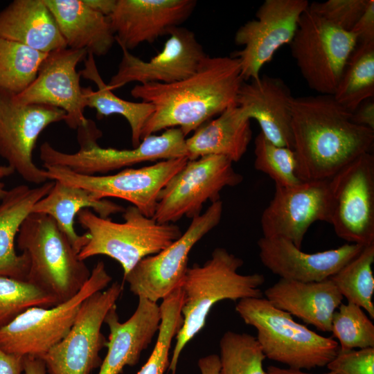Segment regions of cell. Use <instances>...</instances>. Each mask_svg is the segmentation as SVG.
<instances>
[{"label":"cell","mask_w":374,"mask_h":374,"mask_svg":"<svg viewBox=\"0 0 374 374\" xmlns=\"http://www.w3.org/2000/svg\"><path fill=\"white\" fill-rule=\"evenodd\" d=\"M242 82L239 59L231 55H206L196 71L182 80L136 85L131 95L154 107L143 130L142 140L173 127L180 129L186 136L228 107L237 105Z\"/></svg>","instance_id":"1"},{"label":"cell","mask_w":374,"mask_h":374,"mask_svg":"<svg viewBox=\"0 0 374 374\" xmlns=\"http://www.w3.org/2000/svg\"><path fill=\"white\" fill-rule=\"evenodd\" d=\"M293 150L303 181L329 180L363 154L373 152L374 130L355 124L332 95L294 97Z\"/></svg>","instance_id":"2"},{"label":"cell","mask_w":374,"mask_h":374,"mask_svg":"<svg viewBox=\"0 0 374 374\" xmlns=\"http://www.w3.org/2000/svg\"><path fill=\"white\" fill-rule=\"evenodd\" d=\"M244 262L222 247L215 248L203 265L188 267L180 287L184 294L183 323L177 335L168 371L176 374L179 356L186 345L205 326L212 307L223 300L263 297V274H241Z\"/></svg>","instance_id":"3"},{"label":"cell","mask_w":374,"mask_h":374,"mask_svg":"<svg viewBox=\"0 0 374 374\" xmlns=\"http://www.w3.org/2000/svg\"><path fill=\"white\" fill-rule=\"evenodd\" d=\"M235 311L246 324L256 330V338L265 357L289 368L303 371L326 366L339 352L337 340L298 323L266 298L240 299Z\"/></svg>","instance_id":"4"},{"label":"cell","mask_w":374,"mask_h":374,"mask_svg":"<svg viewBox=\"0 0 374 374\" xmlns=\"http://www.w3.org/2000/svg\"><path fill=\"white\" fill-rule=\"evenodd\" d=\"M17 243L29 258L26 281L55 297L58 304L75 296L90 276L84 260L48 215L31 213L19 229Z\"/></svg>","instance_id":"5"},{"label":"cell","mask_w":374,"mask_h":374,"mask_svg":"<svg viewBox=\"0 0 374 374\" xmlns=\"http://www.w3.org/2000/svg\"><path fill=\"white\" fill-rule=\"evenodd\" d=\"M123 217V222H116L90 209L80 211L78 222L89 240L78 258L84 261L98 255L110 257L121 265L125 276L143 258L163 250L182 234L174 223H159L133 205L125 208Z\"/></svg>","instance_id":"6"},{"label":"cell","mask_w":374,"mask_h":374,"mask_svg":"<svg viewBox=\"0 0 374 374\" xmlns=\"http://www.w3.org/2000/svg\"><path fill=\"white\" fill-rule=\"evenodd\" d=\"M77 130L80 149L75 152H61L48 142L41 145L44 167L61 166L76 173L96 175L145 161L187 157L186 136L177 127L146 136L138 146L123 150L100 146L98 140L103 134L92 120L87 119Z\"/></svg>","instance_id":"7"},{"label":"cell","mask_w":374,"mask_h":374,"mask_svg":"<svg viewBox=\"0 0 374 374\" xmlns=\"http://www.w3.org/2000/svg\"><path fill=\"white\" fill-rule=\"evenodd\" d=\"M105 265L98 261L80 291L51 308L31 307L0 329V348L6 353L42 357L69 332L83 303L112 281Z\"/></svg>","instance_id":"8"},{"label":"cell","mask_w":374,"mask_h":374,"mask_svg":"<svg viewBox=\"0 0 374 374\" xmlns=\"http://www.w3.org/2000/svg\"><path fill=\"white\" fill-rule=\"evenodd\" d=\"M290 46L308 86L319 94L333 96L357 39L307 8Z\"/></svg>","instance_id":"9"},{"label":"cell","mask_w":374,"mask_h":374,"mask_svg":"<svg viewBox=\"0 0 374 374\" xmlns=\"http://www.w3.org/2000/svg\"><path fill=\"white\" fill-rule=\"evenodd\" d=\"M243 177L233 162L217 155L188 160L161 190L153 218L159 223H175L183 217L199 215L203 204L220 200L225 187L240 184Z\"/></svg>","instance_id":"10"},{"label":"cell","mask_w":374,"mask_h":374,"mask_svg":"<svg viewBox=\"0 0 374 374\" xmlns=\"http://www.w3.org/2000/svg\"><path fill=\"white\" fill-rule=\"evenodd\" d=\"M123 290L116 281L83 301L66 337L40 357L48 374H91L100 368V352L107 342L101 328Z\"/></svg>","instance_id":"11"},{"label":"cell","mask_w":374,"mask_h":374,"mask_svg":"<svg viewBox=\"0 0 374 374\" xmlns=\"http://www.w3.org/2000/svg\"><path fill=\"white\" fill-rule=\"evenodd\" d=\"M187 157L160 161L139 168H124L108 175H87L61 166L44 167L51 181L80 187L98 199L115 197L126 200L145 215L152 217L161 190L187 163Z\"/></svg>","instance_id":"12"},{"label":"cell","mask_w":374,"mask_h":374,"mask_svg":"<svg viewBox=\"0 0 374 374\" xmlns=\"http://www.w3.org/2000/svg\"><path fill=\"white\" fill-rule=\"evenodd\" d=\"M223 204L211 203L206 211L192 219L187 229L170 245L147 256L125 276L136 296L157 302L180 287L188 268V256L195 244L220 223Z\"/></svg>","instance_id":"13"},{"label":"cell","mask_w":374,"mask_h":374,"mask_svg":"<svg viewBox=\"0 0 374 374\" xmlns=\"http://www.w3.org/2000/svg\"><path fill=\"white\" fill-rule=\"evenodd\" d=\"M330 224L347 243L374 244V155L362 154L330 179Z\"/></svg>","instance_id":"14"},{"label":"cell","mask_w":374,"mask_h":374,"mask_svg":"<svg viewBox=\"0 0 374 374\" xmlns=\"http://www.w3.org/2000/svg\"><path fill=\"white\" fill-rule=\"evenodd\" d=\"M65 118L60 108L23 104L15 94L0 89V156L26 181L41 185L50 181L46 170L34 163L33 151L42 131Z\"/></svg>","instance_id":"15"},{"label":"cell","mask_w":374,"mask_h":374,"mask_svg":"<svg viewBox=\"0 0 374 374\" xmlns=\"http://www.w3.org/2000/svg\"><path fill=\"white\" fill-rule=\"evenodd\" d=\"M308 5L307 0H265L256 11V19L237 30L235 43L244 48L231 56L239 59L243 81L258 78L276 52L290 44Z\"/></svg>","instance_id":"16"},{"label":"cell","mask_w":374,"mask_h":374,"mask_svg":"<svg viewBox=\"0 0 374 374\" xmlns=\"http://www.w3.org/2000/svg\"><path fill=\"white\" fill-rule=\"evenodd\" d=\"M331 213L330 179L275 186L274 197L260 217L262 235L286 238L301 249L311 225L317 221L330 223Z\"/></svg>","instance_id":"17"},{"label":"cell","mask_w":374,"mask_h":374,"mask_svg":"<svg viewBox=\"0 0 374 374\" xmlns=\"http://www.w3.org/2000/svg\"><path fill=\"white\" fill-rule=\"evenodd\" d=\"M85 50L70 48L57 49L47 54L34 81L21 93L15 95L23 104H37L64 110V121L71 129H78L87 122V107L80 86L78 63L87 57Z\"/></svg>","instance_id":"18"},{"label":"cell","mask_w":374,"mask_h":374,"mask_svg":"<svg viewBox=\"0 0 374 374\" xmlns=\"http://www.w3.org/2000/svg\"><path fill=\"white\" fill-rule=\"evenodd\" d=\"M163 49L149 61L132 55L121 47L123 55L116 73L108 87L111 90L130 82L170 84L193 75L207 55L195 33L177 27L168 35Z\"/></svg>","instance_id":"19"},{"label":"cell","mask_w":374,"mask_h":374,"mask_svg":"<svg viewBox=\"0 0 374 374\" xmlns=\"http://www.w3.org/2000/svg\"><path fill=\"white\" fill-rule=\"evenodd\" d=\"M194 0H116L108 16L116 42L128 51L169 35L192 14Z\"/></svg>","instance_id":"20"},{"label":"cell","mask_w":374,"mask_h":374,"mask_svg":"<svg viewBox=\"0 0 374 374\" xmlns=\"http://www.w3.org/2000/svg\"><path fill=\"white\" fill-rule=\"evenodd\" d=\"M262 265L280 278L319 282L330 278L365 246L346 243L336 249L306 253L282 237L260 238L257 242Z\"/></svg>","instance_id":"21"},{"label":"cell","mask_w":374,"mask_h":374,"mask_svg":"<svg viewBox=\"0 0 374 374\" xmlns=\"http://www.w3.org/2000/svg\"><path fill=\"white\" fill-rule=\"evenodd\" d=\"M293 99L283 80L264 74L257 79L242 82L236 104L250 120L253 118L258 122L260 132L269 141L293 149Z\"/></svg>","instance_id":"22"},{"label":"cell","mask_w":374,"mask_h":374,"mask_svg":"<svg viewBox=\"0 0 374 374\" xmlns=\"http://www.w3.org/2000/svg\"><path fill=\"white\" fill-rule=\"evenodd\" d=\"M161 321L157 302L139 297L137 307L125 322L119 321L116 305L107 314L104 323L109 330L107 354L98 374H120L126 366L139 363L141 353L152 343Z\"/></svg>","instance_id":"23"},{"label":"cell","mask_w":374,"mask_h":374,"mask_svg":"<svg viewBox=\"0 0 374 374\" xmlns=\"http://www.w3.org/2000/svg\"><path fill=\"white\" fill-rule=\"evenodd\" d=\"M265 295L277 308L324 332H331L332 315L344 299L330 278L310 283L280 278Z\"/></svg>","instance_id":"24"},{"label":"cell","mask_w":374,"mask_h":374,"mask_svg":"<svg viewBox=\"0 0 374 374\" xmlns=\"http://www.w3.org/2000/svg\"><path fill=\"white\" fill-rule=\"evenodd\" d=\"M54 185L48 181L30 188L21 184L7 190L0 202V276L26 280L29 258L25 251L17 253L15 238L35 204L45 197Z\"/></svg>","instance_id":"25"},{"label":"cell","mask_w":374,"mask_h":374,"mask_svg":"<svg viewBox=\"0 0 374 374\" xmlns=\"http://www.w3.org/2000/svg\"><path fill=\"white\" fill-rule=\"evenodd\" d=\"M0 37L48 53L67 48L44 0H14L0 12Z\"/></svg>","instance_id":"26"},{"label":"cell","mask_w":374,"mask_h":374,"mask_svg":"<svg viewBox=\"0 0 374 374\" xmlns=\"http://www.w3.org/2000/svg\"><path fill=\"white\" fill-rule=\"evenodd\" d=\"M53 15L67 47L85 50L93 56L108 53L115 35L107 16L84 0H44Z\"/></svg>","instance_id":"27"},{"label":"cell","mask_w":374,"mask_h":374,"mask_svg":"<svg viewBox=\"0 0 374 374\" xmlns=\"http://www.w3.org/2000/svg\"><path fill=\"white\" fill-rule=\"evenodd\" d=\"M251 138L250 119L240 107L233 105L186 139L187 158L217 155L236 162L245 154Z\"/></svg>","instance_id":"28"},{"label":"cell","mask_w":374,"mask_h":374,"mask_svg":"<svg viewBox=\"0 0 374 374\" xmlns=\"http://www.w3.org/2000/svg\"><path fill=\"white\" fill-rule=\"evenodd\" d=\"M87 208H92L96 214L105 218L125 211L124 207L112 201L96 199L84 188L54 181L50 192L35 204L32 213L51 217L78 254L88 242L89 236L87 233L78 234L74 229V221L78 213Z\"/></svg>","instance_id":"29"},{"label":"cell","mask_w":374,"mask_h":374,"mask_svg":"<svg viewBox=\"0 0 374 374\" xmlns=\"http://www.w3.org/2000/svg\"><path fill=\"white\" fill-rule=\"evenodd\" d=\"M84 62L83 69L79 71L80 76L93 82L98 88L82 87L87 107L96 109L99 119L112 114L123 116L130 127L132 148L138 146L144 127L154 112L153 105L143 101L125 100L115 95L101 78L91 53L87 54Z\"/></svg>","instance_id":"30"},{"label":"cell","mask_w":374,"mask_h":374,"mask_svg":"<svg viewBox=\"0 0 374 374\" xmlns=\"http://www.w3.org/2000/svg\"><path fill=\"white\" fill-rule=\"evenodd\" d=\"M333 97L350 114L362 102L374 97V42L357 44Z\"/></svg>","instance_id":"31"},{"label":"cell","mask_w":374,"mask_h":374,"mask_svg":"<svg viewBox=\"0 0 374 374\" xmlns=\"http://www.w3.org/2000/svg\"><path fill=\"white\" fill-rule=\"evenodd\" d=\"M374 244L365 246L362 251L330 279L343 298L362 308L374 319Z\"/></svg>","instance_id":"32"},{"label":"cell","mask_w":374,"mask_h":374,"mask_svg":"<svg viewBox=\"0 0 374 374\" xmlns=\"http://www.w3.org/2000/svg\"><path fill=\"white\" fill-rule=\"evenodd\" d=\"M48 53L0 37V89L17 95L35 79Z\"/></svg>","instance_id":"33"},{"label":"cell","mask_w":374,"mask_h":374,"mask_svg":"<svg viewBox=\"0 0 374 374\" xmlns=\"http://www.w3.org/2000/svg\"><path fill=\"white\" fill-rule=\"evenodd\" d=\"M183 301L184 294L180 287L163 299L159 305L161 321L154 348L136 374H164L168 369L172 341L183 323Z\"/></svg>","instance_id":"34"},{"label":"cell","mask_w":374,"mask_h":374,"mask_svg":"<svg viewBox=\"0 0 374 374\" xmlns=\"http://www.w3.org/2000/svg\"><path fill=\"white\" fill-rule=\"evenodd\" d=\"M219 345L220 374H267L263 368L266 357L253 335L228 330Z\"/></svg>","instance_id":"35"},{"label":"cell","mask_w":374,"mask_h":374,"mask_svg":"<svg viewBox=\"0 0 374 374\" xmlns=\"http://www.w3.org/2000/svg\"><path fill=\"white\" fill-rule=\"evenodd\" d=\"M342 351L374 348V325L359 306L341 303L332 315L331 332Z\"/></svg>","instance_id":"36"},{"label":"cell","mask_w":374,"mask_h":374,"mask_svg":"<svg viewBox=\"0 0 374 374\" xmlns=\"http://www.w3.org/2000/svg\"><path fill=\"white\" fill-rule=\"evenodd\" d=\"M57 304L55 297L29 282L0 276V329L29 308Z\"/></svg>","instance_id":"37"},{"label":"cell","mask_w":374,"mask_h":374,"mask_svg":"<svg viewBox=\"0 0 374 374\" xmlns=\"http://www.w3.org/2000/svg\"><path fill=\"white\" fill-rule=\"evenodd\" d=\"M254 155V168L272 179L275 186L288 187L303 181L293 149L276 145L260 132L255 139Z\"/></svg>","instance_id":"38"},{"label":"cell","mask_w":374,"mask_h":374,"mask_svg":"<svg viewBox=\"0 0 374 374\" xmlns=\"http://www.w3.org/2000/svg\"><path fill=\"white\" fill-rule=\"evenodd\" d=\"M368 0H328L309 3L308 10L333 26L350 31L364 12Z\"/></svg>","instance_id":"39"},{"label":"cell","mask_w":374,"mask_h":374,"mask_svg":"<svg viewBox=\"0 0 374 374\" xmlns=\"http://www.w3.org/2000/svg\"><path fill=\"white\" fill-rule=\"evenodd\" d=\"M326 366L337 374H374V348L339 350Z\"/></svg>","instance_id":"40"},{"label":"cell","mask_w":374,"mask_h":374,"mask_svg":"<svg viewBox=\"0 0 374 374\" xmlns=\"http://www.w3.org/2000/svg\"><path fill=\"white\" fill-rule=\"evenodd\" d=\"M350 32L357 44L374 42V1L368 0L366 9Z\"/></svg>","instance_id":"41"},{"label":"cell","mask_w":374,"mask_h":374,"mask_svg":"<svg viewBox=\"0 0 374 374\" xmlns=\"http://www.w3.org/2000/svg\"><path fill=\"white\" fill-rule=\"evenodd\" d=\"M350 121L355 124L374 130L373 98L362 102L350 114Z\"/></svg>","instance_id":"42"},{"label":"cell","mask_w":374,"mask_h":374,"mask_svg":"<svg viewBox=\"0 0 374 374\" xmlns=\"http://www.w3.org/2000/svg\"><path fill=\"white\" fill-rule=\"evenodd\" d=\"M24 356L4 352L0 348V374H25Z\"/></svg>","instance_id":"43"},{"label":"cell","mask_w":374,"mask_h":374,"mask_svg":"<svg viewBox=\"0 0 374 374\" xmlns=\"http://www.w3.org/2000/svg\"><path fill=\"white\" fill-rule=\"evenodd\" d=\"M201 374H220L219 355L211 354L200 358L197 362Z\"/></svg>","instance_id":"44"},{"label":"cell","mask_w":374,"mask_h":374,"mask_svg":"<svg viewBox=\"0 0 374 374\" xmlns=\"http://www.w3.org/2000/svg\"><path fill=\"white\" fill-rule=\"evenodd\" d=\"M25 374H46V365L44 360L38 357L26 355L24 358Z\"/></svg>","instance_id":"45"},{"label":"cell","mask_w":374,"mask_h":374,"mask_svg":"<svg viewBox=\"0 0 374 374\" xmlns=\"http://www.w3.org/2000/svg\"><path fill=\"white\" fill-rule=\"evenodd\" d=\"M92 9L109 16L113 11L116 0H84Z\"/></svg>","instance_id":"46"},{"label":"cell","mask_w":374,"mask_h":374,"mask_svg":"<svg viewBox=\"0 0 374 374\" xmlns=\"http://www.w3.org/2000/svg\"><path fill=\"white\" fill-rule=\"evenodd\" d=\"M267 374H312L307 372H304L302 370H296L292 368H280L276 366H269L266 371ZM323 374H337L333 371H329V372Z\"/></svg>","instance_id":"47"},{"label":"cell","mask_w":374,"mask_h":374,"mask_svg":"<svg viewBox=\"0 0 374 374\" xmlns=\"http://www.w3.org/2000/svg\"><path fill=\"white\" fill-rule=\"evenodd\" d=\"M15 172L14 170L8 165L0 164V200L5 196L7 193L5 184L2 180L8 177H10Z\"/></svg>","instance_id":"48"}]
</instances>
